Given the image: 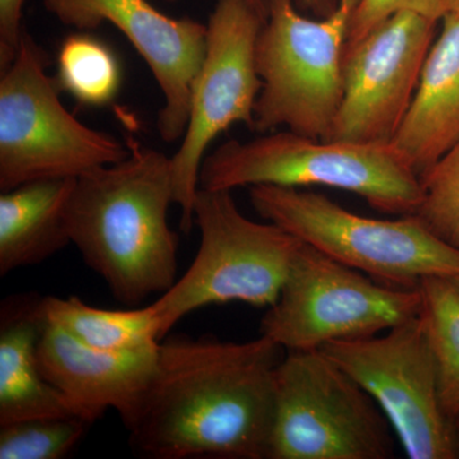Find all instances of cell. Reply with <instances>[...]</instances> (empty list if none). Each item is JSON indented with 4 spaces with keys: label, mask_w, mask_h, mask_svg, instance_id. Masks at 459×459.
Listing matches in <instances>:
<instances>
[{
    "label": "cell",
    "mask_w": 459,
    "mask_h": 459,
    "mask_svg": "<svg viewBox=\"0 0 459 459\" xmlns=\"http://www.w3.org/2000/svg\"><path fill=\"white\" fill-rule=\"evenodd\" d=\"M285 350L265 336L160 342L137 419L133 451L146 458L268 459L276 370Z\"/></svg>",
    "instance_id": "1"
},
{
    "label": "cell",
    "mask_w": 459,
    "mask_h": 459,
    "mask_svg": "<svg viewBox=\"0 0 459 459\" xmlns=\"http://www.w3.org/2000/svg\"><path fill=\"white\" fill-rule=\"evenodd\" d=\"M128 146L123 161L75 180L66 229L114 298L133 307L174 285L179 238L168 222L171 157L134 141Z\"/></svg>",
    "instance_id": "2"
},
{
    "label": "cell",
    "mask_w": 459,
    "mask_h": 459,
    "mask_svg": "<svg viewBox=\"0 0 459 459\" xmlns=\"http://www.w3.org/2000/svg\"><path fill=\"white\" fill-rule=\"evenodd\" d=\"M255 186L347 190L374 210L398 216L415 213L422 197L418 172L392 143L323 141L287 131L228 141L204 157L199 188Z\"/></svg>",
    "instance_id": "3"
},
{
    "label": "cell",
    "mask_w": 459,
    "mask_h": 459,
    "mask_svg": "<svg viewBox=\"0 0 459 459\" xmlns=\"http://www.w3.org/2000/svg\"><path fill=\"white\" fill-rule=\"evenodd\" d=\"M249 199L268 222L383 285L416 290L425 277L459 274V250L416 214L370 219L319 193L286 186H250Z\"/></svg>",
    "instance_id": "4"
},
{
    "label": "cell",
    "mask_w": 459,
    "mask_h": 459,
    "mask_svg": "<svg viewBox=\"0 0 459 459\" xmlns=\"http://www.w3.org/2000/svg\"><path fill=\"white\" fill-rule=\"evenodd\" d=\"M49 56L23 30L13 62L0 72V190L50 179H78L117 164L129 146L69 113Z\"/></svg>",
    "instance_id": "5"
},
{
    "label": "cell",
    "mask_w": 459,
    "mask_h": 459,
    "mask_svg": "<svg viewBox=\"0 0 459 459\" xmlns=\"http://www.w3.org/2000/svg\"><path fill=\"white\" fill-rule=\"evenodd\" d=\"M195 225L201 244L192 264L152 305L164 340L184 316L207 307L276 303L303 241L273 222L247 219L230 190L198 189Z\"/></svg>",
    "instance_id": "6"
},
{
    "label": "cell",
    "mask_w": 459,
    "mask_h": 459,
    "mask_svg": "<svg viewBox=\"0 0 459 459\" xmlns=\"http://www.w3.org/2000/svg\"><path fill=\"white\" fill-rule=\"evenodd\" d=\"M359 2L338 0L331 13L316 21L301 16L294 0H267V20L255 50L262 80L255 131L283 126L327 140L342 101L344 47Z\"/></svg>",
    "instance_id": "7"
},
{
    "label": "cell",
    "mask_w": 459,
    "mask_h": 459,
    "mask_svg": "<svg viewBox=\"0 0 459 459\" xmlns=\"http://www.w3.org/2000/svg\"><path fill=\"white\" fill-rule=\"evenodd\" d=\"M276 370L268 459H388L394 429L349 374L320 350L286 351Z\"/></svg>",
    "instance_id": "8"
},
{
    "label": "cell",
    "mask_w": 459,
    "mask_h": 459,
    "mask_svg": "<svg viewBox=\"0 0 459 459\" xmlns=\"http://www.w3.org/2000/svg\"><path fill=\"white\" fill-rule=\"evenodd\" d=\"M421 312L419 289L383 285L301 243L261 334L285 351L377 336Z\"/></svg>",
    "instance_id": "9"
},
{
    "label": "cell",
    "mask_w": 459,
    "mask_h": 459,
    "mask_svg": "<svg viewBox=\"0 0 459 459\" xmlns=\"http://www.w3.org/2000/svg\"><path fill=\"white\" fill-rule=\"evenodd\" d=\"M265 18L249 0H217L207 23L205 54L192 91L188 126L171 156L174 204L184 232L195 226L199 171L208 147L237 123L255 129V108L262 90L256 71V41Z\"/></svg>",
    "instance_id": "10"
},
{
    "label": "cell",
    "mask_w": 459,
    "mask_h": 459,
    "mask_svg": "<svg viewBox=\"0 0 459 459\" xmlns=\"http://www.w3.org/2000/svg\"><path fill=\"white\" fill-rule=\"evenodd\" d=\"M373 398L411 459L458 458L452 419L444 412L437 369L420 314L385 336L320 347Z\"/></svg>",
    "instance_id": "11"
},
{
    "label": "cell",
    "mask_w": 459,
    "mask_h": 459,
    "mask_svg": "<svg viewBox=\"0 0 459 459\" xmlns=\"http://www.w3.org/2000/svg\"><path fill=\"white\" fill-rule=\"evenodd\" d=\"M439 21L402 11L344 47L342 101L325 141L392 143L403 122Z\"/></svg>",
    "instance_id": "12"
},
{
    "label": "cell",
    "mask_w": 459,
    "mask_h": 459,
    "mask_svg": "<svg viewBox=\"0 0 459 459\" xmlns=\"http://www.w3.org/2000/svg\"><path fill=\"white\" fill-rule=\"evenodd\" d=\"M63 25L92 30L108 22L131 41L155 77L164 107L157 131L168 143L181 140L189 120L192 91L205 54L207 25L171 18L150 0H42Z\"/></svg>",
    "instance_id": "13"
},
{
    "label": "cell",
    "mask_w": 459,
    "mask_h": 459,
    "mask_svg": "<svg viewBox=\"0 0 459 459\" xmlns=\"http://www.w3.org/2000/svg\"><path fill=\"white\" fill-rule=\"evenodd\" d=\"M159 346L126 351L93 349L45 319L38 361L42 376L65 395L75 416L93 424L114 410L128 430L155 376Z\"/></svg>",
    "instance_id": "14"
},
{
    "label": "cell",
    "mask_w": 459,
    "mask_h": 459,
    "mask_svg": "<svg viewBox=\"0 0 459 459\" xmlns=\"http://www.w3.org/2000/svg\"><path fill=\"white\" fill-rule=\"evenodd\" d=\"M419 86L392 144L419 177L459 143V14L442 18Z\"/></svg>",
    "instance_id": "15"
},
{
    "label": "cell",
    "mask_w": 459,
    "mask_h": 459,
    "mask_svg": "<svg viewBox=\"0 0 459 459\" xmlns=\"http://www.w3.org/2000/svg\"><path fill=\"white\" fill-rule=\"evenodd\" d=\"M41 298L13 295L0 307V425L75 416L39 367L38 342L45 325Z\"/></svg>",
    "instance_id": "16"
},
{
    "label": "cell",
    "mask_w": 459,
    "mask_h": 459,
    "mask_svg": "<svg viewBox=\"0 0 459 459\" xmlns=\"http://www.w3.org/2000/svg\"><path fill=\"white\" fill-rule=\"evenodd\" d=\"M77 179L31 181L0 195V276L39 264L71 243L66 207Z\"/></svg>",
    "instance_id": "17"
},
{
    "label": "cell",
    "mask_w": 459,
    "mask_h": 459,
    "mask_svg": "<svg viewBox=\"0 0 459 459\" xmlns=\"http://www.w3.org/2000/svg\"><path fill=\"white\" fill-rule=\"evenodd\" d=\"M41 309L48 322L93 349L126 351L161 342L152 305L142 309L110 310L91 307L75 296H42Z\"/></svg>",
    "instance_id": "18"
},
{
    "label": "cell",
    "mask_w": 459,
    "mask_h": 459,
    "mask_svg": "<svg viewBox=\"0 0 459 459\" xmlns=\"http://www.w3.org/2000/svg\"><path fill=\"white\" fill-rule=\"evenodd\" d=\"M424 323L444 412L459 413V290L451 277L429 276L419 285Z\"/></svg>",
    "instance_id": "19"
},
{
    "label": "cell",
    "mask_w": 459,
    "mask_h": 459,
    "mask_svg": "<svg viewBox=\"0 0 459 459\" xmlns=\"http://www.w3.org/2000/svg\"><path fill=\"white\" fill-rule=\"evenodd\" d=\"M57 87L83 107H107L117 99L122 69L108 45L89 35L74 33L60 45L56 56Z\"/></svg>",
    "instance_id": "20"
},
{
    "label": "cell",
    "mask_w": 459,
    "mask_h": 459,
    "mask_svg": "<svg viewBox=\"0 0 459 459\" xmlns=\"http://www.w3.org/2000/svg\"><path fill=\"white\" fill-rule=\"evenodd\" d=\"M78 416L38 418L0 425V459H60L91 427Z\"/></svg>",
    "instance_id": "21"
},
{
    "label": "cell",
    "mask_w": 459,
    "mask_h": 459,
    "mask_svg": "<svg viewBox=\"0 0 459 459\" xmlns=\"http://www.w3.org/2000/svg\"><path fill=\"white\" fill-rule=\"evenodd\" d=\"M422 197L413 214L459 250V143L420 175Z\"/></svg>",
    "instance_id": "22"
},
{
    "label": "cell",
    "mask_w": 459,
    "mask_h": 459,
    "mask_svg": "<svg viewBox=\"0 0 459 459\" xmlns=\"http://www.w3.org/2000/svg\"><path fill=\"white\" fill-rule=\"evenodd\" d=\"M402 11L415 12L440 22L449 12V0H360L352 14L346 45L360 40L374 27Z\"/></svg>",
    "instance_id": "23"
},
{
    "label": "cell",
    "mask_w": 459,
    "mask_h": 459,
    "mask_svg": "<svg viewBox=\"0 0 459 459\" xmlns=\"http://www.w3.org/2000/svg\"><path fill=\"white\" fill-rule=\"evenodd\" d=\"M23 2L0 0V72L11 65L20 48Z\"/></svg>",
    "instance_id": "24"
},
{
    "label": "cell",
    "mask_w": 459,
    "mask_h": 459,
    "mask_svg": "<svg viewBox=\"0 0 459 459\" xmlns=\"http://www.w3.org/2000/svg\"><path fill=\"white\" fill-rule=\"evenodd\" d=\"M249 2L259 13L267 18V0H249ZM303 2L307 8L312 9L316 13L327 16L336 8L338 0H303Z\"/></svg>",
    "instance_id": "25"
},
{
    "label": "cell",
    "mask_w": 459,
    "mask_h": 459,
    "mask_svg": "<svg viewBox=\"0 0 459 459\" xmlns=\"http://www.w3.org/2000/svg\"><path fill=\"white\" fill-rule=\"evenodd\" d=\"M453 430H455V446H457L458 458H459V413L452 419Z\"/></svg>",
    "instance_id": "26"
},
{
    "label": "cell",
    "mask_w": 459,
    "mask_h": 459,
    "mask_svg": "<svg viewBox=\"0 0 459 459\" xmlns=\"http://www.w3.org/2000/svg\"><path fill=\"white\" fill-rule=\"evenodd\" d=\"M449 12L459 14V0H449Z\"/></svg>",
    "instance_id": "27"
},
{
    "label": "cell",
    "mask_w": 459,
    "mask_h": 459,
    "mask_svg": "<svg viewBox=\"0 0 459 459\" xmlns=\"http://www.w3.org/2000/svg\"><path fill=\"white\" fill-rule=\"evenodd\" d=\"M451 280L453 282H455V285L457 286L459 290V274L458 276L451 277Z\"/></svg>",
    "instance_id": "28"
},
{
    "label": "cell",
    "mask_w": 459,
    "mask_h": 459,
    "mask_svg": "<svg viewBox=\"0 0 459 459\" xmlns=\"http://www.w3.org/2000/svg\"><path fill=\"white\" fill-rule=\"evenodd\" d=\"M159 2H164V3H177V2H179V0H159Z\"/></svg>",
    "instance_id": "29"
}]
</instances>
